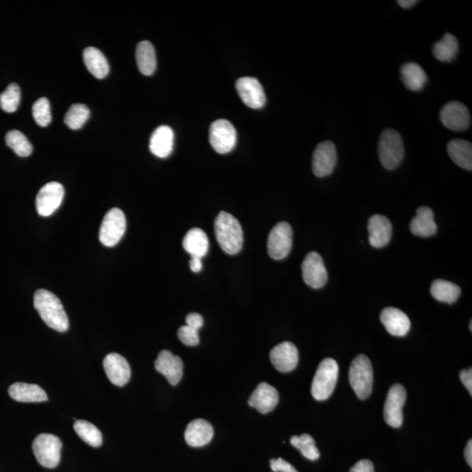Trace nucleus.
Listing matches in <instances>:
<instances>
[{
	"label": "nucleus",
	"instance_id": "1",
	"mask_svg": "<svg viewBox=\"0 0 472 472\" xmlns=\"http://www.w3.org/2000/svg\"><path fill=\"white\" fill-rule=\"evenodd\" d=\"M33 305L45 324L59 332H65L69 327V318L62 303L50 291L39 290L33 297Z\"/></svg>",
	"mask_w": 472,
	"mask_h": 472
},
{
	"label": "nucleus",
	"instance_id": "2",
	"mask_svg": "<svg viewBox=\"0 0 472 472\" xmlns=\"http://www.w3.org/2000/svg\"><path fill=\"white\" fill-rule=\"evenodd\" d=\"M217 242L225 253L238 254L243 245V231L238 220L230 213L220 212L215 222Z\"/></svg>",
	"mask_w": 472,
	"mask_h": 472
},
{
	"label": "nucleus",
	"instance_id": "3",
	"mask_svg": "<svg viewBox=\"0 0 472 472\" xmlns=\"http://www.w3.org/2000/svg\"><path fill=\"white\" fill-rule=\"evenodd\" d=\"M378 149L381 162L386 169H395L403 162L405 150L398 131L392 129L382 131Z\"/></svg>",
	"mask_w": 472,
	"mask_h": 472
},
{
	"label": "nucleus",
	"instance_id": "4",
	"mask_svg": "<svg viewBox=\"0 0 472 472\" xmlns=\"http://www.w3.org/2000/svg\"><path fill=\"white\" fill-rule=\"evenodd\" d=\"M339 376L335 359H325L318 366L312 385V395L317 400H327L335 391Z\"/></svg>",
	"mask_w": 472,
	"mask_h": 472
},
{
	"label": "nucleus",
	"instance_id": "5",
	"mask_svg": "<svg viewBox=\"0 0 472 472\" xmlns=\"http://www.w3.org/2000/svg\"><path fill=\"white\" fill-rule=\"evenodd\" d=\"M349 381L359 399L369 398L373 390V371L366 355H358L350 366Z\"/></svg>",
	"mask_w": 472,
	"mask_h": 472
},
{
	"label": "nucleus",
	"instance_id": "6",
	"mask_svg": "<svg viewBox=\"0 0 472 472\" xmlns=\"http://www.w3.org/2000/svg\"><path fill=\"white\" fill-rule=\"evenodd\" d=\"M33 451L40 466L52 469L61 461L62 441L52 434H40L33 441Z\"/></svg>",
	"mask_w": 472,
	"mask_h": 472
},
{
	"label": "nucleus",
	"instance_id": "7",
	"mask_svg": "<svg viewBox=\"0 0 472 472\" xmlns=\"http://www.w3.org/2000/svg\"><path fill=\"white\" fill-rule=\"evenodd\" d=\"M126 230L125 213L119 208L110 210L104 216L99 232V240L103 245L114 247L122 239Z\"/></svg>",
	"mask_w": 472,
	"mask_h": 472
},
{
	"label": "nucleus",
	"instance_id": "8",
	"mask_svg": "<svg viewBox=\"0 0 472 472\" xmlns=\"http://www.w3.org/2000/svg\"><path fill=\"white\" fill-rule=\"evenodd\" d=\"M209 141L216 152L226 154L235 148L237 133L234 125L227 120H216L210 126Z\"/></svg>",
	"mask_w": 472,
	"mask_h": 472
},
{
	"label": "nucleus",
	"instance_id": "9",
	"mask_svg": "<svg viewBox=\"0 0 472 472\" xmlns=\"http://www.w3.org/2000/svg\"><path fill=\"white\" fill-rule=\"evenodd\" d=\"M293 243V232L291 225L282 222L276 224L268 239L269 256L274 260H283L290 254Z\"/></svg>",
	"mask_w": 472,
	"mask_h": 472
},
{
	"label": "nucleus",
	"instance_id": "10",
	"mask_svg": "<svg viewBox=\"0 0 472 472\" xmlns=\"http://www.w3.org/2000/svg\"><path fill=\"white\" fill-rule=\"evenodd\" d=\"M406 399V389L403 385L395 384L389 389L384 406V419L393 428H400L403 425Z\"/></svg>",
	"mask_w": 472,
	"mask_h": 472
},
{
	"label": "nucleus",
	"instance_id": "11",
	"mask_svg": "<svg viewBox=\"0 0 472 472\" xmlns=\"http://www.w3.org/2000/svg\"><path fill=\"white\" fill-rule=\"evenodd\" d=\"M64 198L62 184L50 182L41 187L36 197V209L40 216H50L61 206Z\"/></svg>",
	"mask_w": 472,
	"mask_h": 472
},
{
	"label": "nucleus",
	"instance_id": "12",
	"mask_svg": "<svg viewBox=\"0 0 472 472\" xmlns=\"http://www.w3.org/2000/svg\"><path fill=\"white\" fill-rule=\"evenodd\" d=\"M303 281L307 286L313 288H320L327 283L328 274L324 261L320 254L310 252L302 264Z\"/></svg>",
	"mask_w": 472,
	"mask_h": 472
},
{
	"label": "nucleus",
	"instance_id": "13",
	"mask_svg": "<svg viewBox=\"0 0 472 472\" xmlns=\"http://www.w3.org/2000/svg\"><path fill=\"white\" fill-rule=\"evenodd\" d=\"M442 123L449 130L462 131L469 128L471 116L466 105L456 101L446 103L440 111Z\"/></svg>",
	"mask_w": 472,
	"mask_h": 472
},
{
	"label": "nucleus",
	"instance_id": "14",
	"mask_svg": "<svg viewBox=\"0 0 472 472\" xmlns=\"http://www.w3.org/2000/svg\"><path fill=\"white\" fill-rule=\"evenodd\" d=\"M337 163V151L331 141L322 142L315 149L313 157V174L317 177H327L335 170Z\"/></svg>",
	"mask_w": 472,
	"mask_h": 472
},
{
	"label": "nucleus",
	"instance_id": "15",
	"mask_svg": "<svg viewBox=\"0 0 472 472\" xmlns=\"http://www.w3.org/2000/svg\"><path fill=\"white\" fill-rule=\"evenodd\" d=\"M236 91L247 106L260 108L266 103V96L259 81L253 77H242L235 84Z\"/></svg>",
	"mask_w": 472,
	"mask_h": 472
},
{
	"label": "nucleus",
	"instance_id": "16",
	"mask_svg": "<svg viewBox=\"0 0 472 472\" xmlns=\"http://www.w3.org/2000/svg\"><path fill=\"white\" fill-rule=\"evenodd\" d=\"M103 369L108 379L118 387H123L128 383L131 370L128 361L118 354H110L103 359Z\"/></svg>",
	"mask_w": 472,
	"mask_h": 472
},
{
	"label": "nucleus",
	"instance_id": "17",
	"mask_svg": "<svg viewBox=\"0 0 472 472\" xmlns=\"http://www.w3.org/2000/svg\"><path fill=\"white\" fill-rule=\"evenodd\" d=\"M269 357L276 370L282 373H288L293 371L298 366V350L294 344L286 341L273 348Z\"/></svg>",
	"mask_w": 472,
	"mask_h": 472
},
{
	"label": "nucleus",
	"instance_id": "18",
	"mask_svg": "<svg viewBox=\"0 0 472 472\" xmlns=\"http://www.w3.org/2000/svg\"><path fill=\"white\" fill-rule=\"evenodd\" d=\"M157 372L163 374L172 386L179 384L183 377V362L177 355L170 351H161L155 361Z\"/></svg>",
	"mask_w": 472,
	"mask_h": 472
},
{
	"label": "nucleus",
	"instance_id": "19",
	"mask_svg": "<svg viewBox=\"0 0 472 472\" xmlns=\"http://www.w3.org/2000/svg\"><path fill=\"white\" fill-rule=\"evenodd\" d=\"M279 402V393L271 385L262 382L254 389L249 399L250 407L256 408L262 414H267L276 407Z\"/></svg>",
	"mask_w": 472,
	"mask_h": 472
},
{
	"label": "nucleus",
	"instance_id": "20",
	"mask_svg": "<svg viewBox=\"0 0 472 472\" xmlns=\"http://www.w3.org/2000/svg\"><path fill=\"white\" fill-rule=\"evenodd\" d=\"M369 242L373 248L387 246L392 237L393 227L390 220L381 215H374L369 222Z\"/></svg>",
	"mask_w": 472,
	"mask_h": 472
},
{
	"label": "nucleus",
	"instance_id": "21",
	"mask_svg": "<svg viewBox=\"0 0 472 472\" xmlns=\"http://www.w3.org/2000/svg\"><path fill=\"white\" fill-rule=\"evenodd\" d=\"M380 318L382 325L393 336L403 337L410 332V320L403 310L388 307L382 310Z\"/></svg>",
	"mask_w": 472,
	"mask_h": 472
},
{
	"label": "nucleus",
	"instance_id": "22",
	"mask_svg": "<svg viewBox=\"0 0 472 472\" xmlns=\"http://www.w3.org/2000/svg\"><path fill=\"white\" fill-rule=\"evenodd\" d=\"M174 130L167 125H161L153 131L150 138L149 148L153 155L160 159L170 156L174 149Z\"/></svg>",
	"mask_w": 472,
	"mask_h": 472
},
{
	"label": "nucleus",
	"instance_id": "23",
	"mask_svg": "<svg viewBox=\"0 0 472 472\" xmlns=\"http://www.w3.org/2000/svg\"><path fill=\"white\" fill-rule=\"evenodd\" d=\"M213 429L211 423L204 419H196L186 427L185 439L192 447H202L211 442Z\"/></svg>",
	"mask_w": 472,
	"mask_h": 472
},
{
	"label": "nucleus",
	"instance_id": "24",
	"mask_svg": "<svg viewBox=\"0 0 472 472\" xmlns=\"http://www.w3.org/2000/svg\"><path fill=\"white\" fill-rule=\"evenodd\" d=\"M9 393L11 398L20 403H43L48 400L46 392L40 386L23 382L11 386Z\"/></svg>",
	"mask_w": 472,
	"mask_h": 472
},
{
	"label": "nucleus",
	"instance_id": "25",
	"mask_svg": "<svg viewBox=\"0 0 472 472\" xmlns=\"http://www.w3.org/2000/svg\"><path fill=\"white\" fill-rule=\"evenodd\" d=\"M410 231L412 234L421 237H430L436 235L437 226L434 223L432 208L422 207L417 210V215L411 220Z\"/></svg>",
	"mask_w": 472,
	"mask_h": 472
},
{
	"label": "nucleus",
	"instance_id": "26",
	"mask_svg": "<svg viewBox=\"0 0 472 472\" xmlns=\"http://www.w3.org/2000/svg\"><path fill=\"white\" fill-rule=\"evenodd\" d=\"M183 248L191 257L203 258L208 254L209 248L207 235L201 228H192L184 237Z\"/></svg>",
	"mask_w": 472,
	"mask_h": 472
},
{
	"label": "nucleus",
	"instance_id": "27",
	"mask_svg": "<svg viewBox=\"0 0 472 472\" xmlns=\"http://www.w3.org/2000/svg\"><path fill=\"white\" fill-rule=\"evenodd\" d=\"M447 151L456 166L468 171L472 170V145L470 142L463 140L449 141Z\"/></svg>",
	"mask_w": 472,
	"mask_h": 472
},
{
	"label": "nucleus",
	"instance_id": "28",
	"mask_svg": "<svg viewBox=\"0 0 472 472\" xmlns=\"http://www.w3.org/2000/svg\"><path fill=\"white\" fill-rule=\"evenodd\" d=\"M84 62L89 72L97 79H103L110 72V66L106 57L96 47L86 48L84 52Z\"/></svg>",
	"mask_w": 472,
	"mask_h": 472
},
{
	"label": "nucleus",
	"instance_id": "29",
	"mask_svg": "<svg viewBox=\"0 0 472 472\" xmlns=\"http://www.w3.org/2000/svg\"><path fill=\"white\" fill-rule=\"evenodd\" d=\"M400 74L404 85L412 91H422L428 81L425 71L415 62H408L403 65Z\"/></svg>",
	"mask_w": 472,
	"mask_h": 472
},
{
	"label": "nucleus",
	"instance_id": "30",
	"mask_svg": "<svg viewBox=\"0 0 472 472\" xmlns=\"http://www.w3.org/2000/svg\"><path fill=\"white\" fill-rule=\"evenodd\" d=\"M136 61L138 69L145 76H152L157 67L156 52L148 40L141 41L136 50Z\"/></svg>",
	"mask_w": 472,
	"mask_h": 472
},
{
	"label": "nucleus",
	"instance_id": "31",
	"mask_svg": "<svg viewBox=\"0 0 472 472\" xmlns=\"http://www.w3.org/2000/svg\"><path fill=\"white\" fill-rule=\"evenodd\" d=\"M430 293L437 301L452 305L458 301L461 295V288L456 284L449 281L438 279L434 281L430 287Z\"/></svg>",
	"mask_w": 472,
	"mask_h": 472
},
{
	"label": "nucleus",
	"instance_id": "32",
	"mask_svg": "<svg viewBox=\"0 0 472 472\" xmlns=\"http://www.w3.org/2000/svg\"><path fill=\"white\" fill-rule=\"evenodd\" d=\"M459 50V44L454 35L446 33L443 38L434 43L433 55L441 62H449L456 58Z\"/></svg>",
	"mask_w": 472,
	"mask_h": 472
},
{
	"label": "nucleus",
	"instance_id": "33",
	"mask_svg": "<svg viewBox=\"0 0 472 472\" xmlns=\"http://www.w3.org/2000/svg\"><path fill=\"white\" fill-rule=\"evenodd\" d=\"M78 436L91 447H100L103 444V436L100 430L92 423L84 420H78L74 425Z\"/></svg>",
	"mask_w": 472,
	"mask_h": 472
},
{
	"label": "nucleus",
	"instance_id": "34",
	"mask_svg": "<svg viewBox=\"0 0 472 472\" xmlns=\"http://www.w3.org/2000/svg\"><path fill=\"white\" fill-rule=\"evenodd\" d=\"M6 143L18 156L26 157L33 153L32 144L23 133L17 130H10L6 134Z\"/></svg>",
	"mask_w": 472,
	"mask_h": 472
},
{
	"label": "nucleus",
	"instance_id": "35",
	"mask_svg": "<svg viewBox=\"0 0 472 472\" xmlns=\"http://www.w3.org/2000/svg\"><path fill=\"white\" fill-rule=\"evenodd\" d=\"M89 116H91V111L86 105L73 104L65 115L64 123L69 129L79 130L88 121Z\"/></svg>",
	"mask_w": 472,
	"mask_h": 472
},
{
	"label": "nucleus",
	"instance_id": "36",
	"mask_svg": "<svg viewBox=\"0 0 472 472\" xmlns=\"http://www.w3.org/2000/svg\"><path fill=\"white\" fill-rule=\"evenodd\" d=\"M291 444L300 451L307 459L315 461L320 459V453L315 444V440L308 434L294 436L291 438Z\"/></svg>",
	"mask_w": 472,
	"mask_h": 472
},
{
	"label": "nucleus",
	"instance_id": "37",
	"mask_svg": "<svg viewBox=\"0 0 472 472\" xmlns=\"http://www.w3.org/2000/svg\"><path fill=\"white\" fill-rule=\"evenodd\" d=\"M21 93L16 84H11L0 95V108L6 113H13L20 105Z\"/></svg>",
	"mask_w": 472,
	"mask_h": 472
},
{
	"label": "nucleus",
	"instance_id": "38",
	"mask_svg": "<svg viewBox=\"0 0 472 472\" xmlns=\"http://www.w3.org/2000/svg\"><path fill=\"white\" fill-rule=\"evenodd\" d=\"M33 117L40 127L50 125L52 121L51 107L50 101L46 97L37 100L33 105Z\"/></svg>",
	"mask_w": 472,
	"mask_h": 472
},
{
	"label": "nucleus",
	"instance_id": "39",
	"mask_svg": "<svg viewBox=\"0 0 472 472\" xmlns=\"http://www.w3.org/2000/svg\"><path fill=\"white\" fill-rule=\"evenodd\" d=\"M179 340L187 347H196L200 343L198 331L187 325H183L178 331Z\"/></svg>",
	"mask_w": 472,
	"mask_h": 472
},
{
	"label": "nucleus",
	"instance_id": "40",
	"mask_svg": "<svg viewBox=\"0 0 472 472\" xmlns=\"http://www.w3.org/2000/svg\"><path fill=\"white\" fill-rule=\"evenodd\" d=\"M271 467L274 472H298L294 466L283 459H271Z\"/></svg>",
	"mask_w": 472,
	"mask_h": 472
},
{
	"label": "nucleus",
	"instance_id": "41",
	"mask_svg": "<svg viewBox=\"0 0 472 472\" xmlns=\"http://www.w3.org/2000/svg\"><path fill=\"white\" fill-rule=\"evenodd\" d=\"M186 323L187 327H192L198 331L202 327V325H203L204 320L201 314L193 313L187 315Z\"/></svg>",
	"mask_w": 472,
	"mask_h": 472
},
{
	"label": "nucleus",
	"instance_id": "42",
	"mask_svg": "<svg viewBox=\"0 0 472 472\" xmlns=\"http://www.w3.org/2000/svg\"><path fill=\"white\" fill-rule=\"evenodd\" d=\"M350 472H374V466L371 461L363 459L356 463Z\"/></svg>",
	"mask_w": 472,
	"mask_h": 472
},
{
	"label": "nucleus",
	"instance_id": "43",
	"mask_svg": "<svg viewBox=\"0 0 472 472\" xmlns=\"http://www.w3.org/2000/svg\"><path fill=\"white\" fill-rule=\"evenodd\" d=\"M460 380L463 384L466 386L468 391L472 395V369H467L461 371Z\"/></svg>",
	"mask_w": 472,
	"mask_h": 472
},
{
	"label": "nucleus",
	"instance_id": "44",
	"mask_svg": "<svg viewBox=\"0 0 472 472\" xmlns=\"http://www.w3.org/2000/svg\"><path fill=\"white\" fill-rule=\"evenodd\" d=\"M190 268L191 271L194 273L200 272L202 269V258L191 257Z\"/></svg>",
	"mask_w": 472,
	"mask_h": 472
},
{
	"label": "nucleus",
	"instance_id": "45",
	"mask_svg": "<svg viewBox=\"0 0 472 472\" xmlns=\"http://www.w3.org/2000/svg\"><path fill=\"white\" fill-rule=\"evenodd\" d=\"M464 458L466 459V462L469 464L470 467H472V441L470 439L468 442L466 449H464Z\"/></svg>",
	"mask_w": 472,
	"mask_h": 472
},
{
	"label": "nucleus",
	"instance_id": "46",
	"mask_svg": "<svg viewBox=\"0 0 472 472\" xmlns=\"http://www.w3.org/2000/svg\"><path fill=\"white\" fill-rule=\"evenodd\" d=\"M417 2L415 0H400L398 4L403 9H410V7L415 6Z\"/></svg>",
	"mask_w": 472,
	"mask_h": 472
},
{
	"label": "nucleus",
	"instance_id": "47",
	"mask_svg": "<svg viewBox=\"0 0 472 472\" xmlns=\"http://www.w3.org/2000/svg\"><path fill=\"white\" fill-rule=\"evenodd\" d=\"M471 327H472V322L471 321V323H470V330H471V331H472Z\"/></svg>",
	"mask_w": 472,
	"mask_h": 472
}]
</instances>
